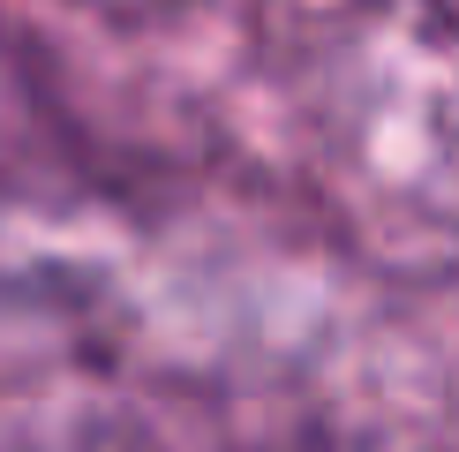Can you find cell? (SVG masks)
<instances>
[{
  "label": "cell",
  "instance_id": "obj_1",
  "mask_svg": "<svg viewBox=\"0 0 459 452\" xmlns=\"http://www.w3.org/2000/svg\"><path fill=\"white\" fill-rule=\"evenodd\" d=\"M422 8H429V15H437L445 30H459V0H422Z\"/></svg>",
  "mask_w": 459,
  "mask_h": 452
}]
</instances>
